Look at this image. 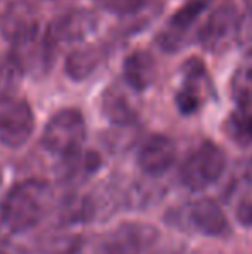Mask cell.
Here are the masks:
<instances>
[{
	"label": "cell",
	"mask_w": 252,
	"mask_h": 254,
	"mask_svg": "<svg viewBox=\"0 0 252 254\" xmlns=\"http://www.w3.org/2000/svg\"><path fill=\"white\" fill-rule=\"evenodd\" d=\"M99 7L116 16H133L145 7L147 0H97Z\"/></svg>",
	"instance_id": "20"
},
{
	"label": "cell",
	"mask_w": 252,
	"mask_h": 254,
	"mask_svg": "<svg viewBox=\"0 0 252 254\" xmlns=\"http://www.w3.org/2000/svg\"><path fill=\"white\" fill-rule=\"evenodd\" d=\"M35 130V114L26 101L9 99L0 109V142L10 149L24 145Z\"/></svg>",
	"instance_id": "7"
},
{
	"label": "cell",
	"mask_w": 252,
	"mask_h": 254,
	"mask_svg": "<svg viewBox=\"0 0 252 254\" xmlns=\"http://www.w3.org/2000/svg\"><path fill=\"white\" fill-rule=\"evenodd\" d=\"M185 81L176 94V107L182 114H194L202 104V80L205 78L204 66L199 61H190L185 66Z\"/></svg>",
	"instance_id": "13"
},
{
	"label": "cell",
	"mask_w": 252,
	"mask_h": 254,
	"mask_svg": "<svg viewBox=\"0 0 252 254\" xmlns=\"http://www.w3.org/2000/svg\"><path fill=\"white\" fill-rule=\"evenodd\" d=\"M185 218L197 232L211 237H223L230 232V223L225 211L212 199H199L187 209Z\"/></svg>",
	"instance_id": "10"
},
{
	"label": "cell",
	"mask_w": 252,
	"mask_h": 254,
	"mask_svg": "<svg viewBox=\"0 0 252 254\" xmlns=\"http://www.w3.org/2000/svg\"><path fill=\"white\" fill-rule=\"evenodd\" d=\"M102 111L104 116L112 125L126 127L137 120V109L128 99V95L118 87H109L102 97Z\"/></svg>",
	"instance_id": "14"
},
{
	"label": "cell",
	"mask_w": 252,
	"mask_h": 254,
	"mask_svg": "<svg viewBox=\"0 0 252 254\" xmlns=\"http://www.w3.org/2000/svg\"><path fill=\"white\" fill-rule=\"evenodd\" d=\"M2 33L16 47L31 44L38 35V19L28 3H12L2 16Z\"/></svg>",
	"instance_id": "9"
},
{
	"label": "cell",
	"mask_w": 252,
	"mask_h": 254,
	"mask_svg": "<svg viewBox=\"0 0 252 254\" xmlns=\"http://www.w3.org/2000/svg\"><path fill=\"white\" fill-rule=\"evenodd\" d=\"M101 168V157L97 152H71L67 156H62V177L67 182L74 180H83V178L94 175L95 171Z\"/></svg>",
	"instance_id": "16"
},
{
	"label": "cell",
	"mask_w": 252,
	"mask_h": 254,
	"mask_svg": "<svg viewBox=\"0 0 252 254\" xmlns=\"http://www.w3.org/2000/svg\"><path fill=\"white\" fill-rule=\"evenodd\" d=\"M237 218L240 220V223L251 227L252 225V202H242L237 209Z\"/></svg>",
	"instance_id": "21"
},
{
	"label": "cell",
	"mask_w": 252,
	"mask_h": 254,
	"mask_svg": "<svg viewBox=\"0 0 252 254\" xmlns=\"http://www.w3.org/2000/svg\"><path fill=\"white\" fill-rule=\"evenodd\" d=\"M157 239L159 232L155 227L128 221L118 225L111 234L105 235L99 254H144L155 244Z\"/></svg>",
	"instance_id": "6"
},
{
	"label": "cell",
	"mask_w": 252,
	"mask_h": 254,
	"mask_svg": "<svg viewBox=\"0 0 252 254\" xmlns=\"http://www.w3.org/2000/svg\"><path fill=\"white\" fill-rule=\"evenodd\" d=\"M24 67L17 56H9L0 59V102H7L12 99L14 92L19 88L23 80Z\"/></svg>",
	"instance_id": "18"
},
{
	"label": "cell",
	"mask_w": 252,
	"mask_h": 254,
	"mask_svg": "<svg viewBox=\"0 0 252 254\" xmlns=\"http://www.w3.org/2000/svg\"><path fill=\"white\" fill-rule=\"evenodd\" d=\"M157 74L155 59L147 51H135L123 63V76L133 92H144L152 87Z\"/></svg>",
	"instance_id": "11"
},
{
	"label": "cell",
	"mask_w": 252,
	"mask_h": 254,
	"mask_svg": "<svg viewBox=\"0 0 252 254\" xmlns=\"http://www.w3.org/2000/svg\"><path fill=\"white\" fill-rule=\"evenodd\" d=\"M232 99L239 109H252V51L246 54L232 76Z\"/></svg>",
	"instance_id": "17"
},
{
	"label": "cell",
	"mask_w": 252,
	"mask_h": 254,
	"mask_svg": "<svg viewBox=\"0 0 252 254\" xmlns=\"http://www.w3.org/2000/svg\"><path fill=\"white\" fill-rule=\"evenodd\" d=\"M240 23L242 19L233 5L216 7L199 30V42L209 52H226L239 40Z\"/></svg>",
	"instance_id": "5"
},
{
	"label": "cell",
	"mask_w": 252,
	"mask_h": 254,
	"mask_svg": "<svg viewBox=\"0 0 252 254\" xmlns=\"http://www.w3.org/2000/svg\"><path fill=\"white\" fill-rule=\"evenodd\" d=\"M99 17L94 10L71 9L55 16L45 30L44 44L49 51L61 45L81 44L97 31Z\"/></svg>",
	"instance_id": "4"
},
{
	"label": "cell",
	"mask_w": 252,
	"mask_h": 254,
	"mask_svg": "<svg viewBox=\"0 0 252 254\" xmlns=\"http://www.w3.org/2000/svg\"><path fill=\"white\" fill-rule=\"evenodd\" d=\"M226 166V156L214 142H202L183 161L180 180L190 190H204L221 178Z\"/></svg>",
	"instance_id": "2"
},
{
	"label": "cell",
	"mask_w": 252,
	"mask_h": 254,
	"mask_svg": "<svg viewBox=\"0 0 252 254\" xmlns=\"http://www.w3.org/2000/svg\"><path fill=\"white\" fill-rule=\"evenodd\" d=\"M87 138V125L78 109H62L49 120L42 144L55 156H67L81 149Z\"/></svg>",
	"instance_id": "3"
},
{
	"label": "cell",
	"mask_w": 252,
	"mask_h": 254,
	"mask_svg": "<svg viewBox=\"0 0 252 254\" xmlns=\"http://www.w3.org/2000/svg\"><path fill=\"white\" fill-rule=\"evenodd\" d=\"M52 189L44 180H24L5 195L0 214L12 232H24L38 225L52 204Z\"/></svg>",
	"instance_id": "1"
},
{
	"label": "cell",
	"mask_w": 252,
	"mask_h": 254,
	"mask_svg": "<svg viewBox=\"0 0 252 254\" xmlns=\"http://www.w3.org/2000/svg\"><path fill=\"white\" fill-rule=\"evenodd\" d=\"M226 131L237 144H252V109L235 111L226 121Z\"/></svg>",
	"instance_id": "19"
},
{
	"label": "cell",
	"mask_w": 252,
	"mask_h": 254,
	"mask_svg": "<svg viewBox=\"0 0 252 254\" xmlns=\"http://www.w3.org/2000/svg\"><path fill=\"white\" fill-rule=\"evenodd\" d=\"M176 144L166 135H154L142 144L137 154L138 168L145 175L161 177L176 161Z\"/></svg>",
	"instance_id": "8"
},
{
	"label": "cell",
	"mask_w": 252,
	"mask_h": 254,
	"mask_svg": "<svg viewBox=\"0 0 252 254\" xmlns=\"http://www.w3.org/2000/svg\"><path fill=\"white\" fill-rule=\"evenodd\" d=\"M102 59H104V52L101 49L94 47V45H85V47L76 49L67 56L64 67H66L67 76L81 81L97 69Z\"/></svg>",
	"instance_id": "15"
},
{
	"label": "cell",
	"mask_w": 252,
	"mask_h": 254,
	"mask_svg": "<svg viewBox=\"0 0 252 254\" xmlns=\"http://www.w3.org/2000/svg\"><path fill=\"white\" fill-rule=\"evenodd\" d=\"M0 254H7V253H0Z\"/></svg>",
	"instance_id": "22"
},
{
	"label": "cell",
	"mask_w": 252,
	"mask_h": 254,
	"mask_svg": "<svg viewBox=\"0 0 252 254\" xmlns=\"http://www.w3.org/2000/svg\"><path fill=\"white\" fill-rule=\"evenodd\" d=\"M0 221H2V218H0Z\"/></svg>",
	"instance_id": "23"
},
{
	"label": "cell",
	"mask_w": 252,
	"mask_h": 254,
	"mask_svg": "<svg viewBox=\"0 0 252 254\" xmlns=\"http://www.w3.org/2000/svg\"><path fill=\"white\" fill-rule=\"evenodd\" d=\"M209 0H189L182 9H178L169 19V24L162 37V47L164 49H176L182 42L183 35L192 28V24L199 19L202 12L207 9Z\"/></svg>",
	"instance_id": "12"
}]
</instances>
